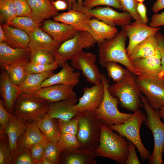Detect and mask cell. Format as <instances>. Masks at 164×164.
<instances>
[{"label": "cell", "mask_w": 164, "mask_h": 164, "mask_svg": "<svg viewBox=\"0 0 164 164\" xmlns=\"http://www.w3.org/2000/svg\"><path fill=\"white\" fill-rule=\"evenodd\" d=\"M127 37L125 32L122 29L112 38L98 43L99 54L98 62L103 67L109 62L119 63L138 76L140 74L129 59L126 52Z\"/></svg>", "instance_id": "cell-1"}, {"label": "cell", "mask_w": 164, "mask_h": 164, "mask_svg": "<svg viewBox=\"0 0 164 164\" xmlns=\"http://www.w3.org/2000/svg\"><path fill=\"white\" fill-rule=\"evenodd\" d=\"M126 69L124 78L109 85L108 90L112 96L118 98L121 107L134 112L143 107L142 93L137 82L136 75Z\"/></svg>", "instance_id": "cell-2"}, {"label": "cell", "mask_w": 164, "mask_h": 164, "mask_svg": "<svg viewBox=\"0 0 164 164\" xmlns=\"http://www.w3.org/2000/svg\"><path fill=\"white\" fill-rule=\"evenodd\" d=\"M112 130L108 125L102 124L99 144L95 151L98 156L111 159L120 164H125L129 141Z\"/></svg>", "instance_id": "cell-3"}, {"label": "cell", "mask_w": 164, "mask_h": 164, "mask_svg": "<svg viewBox=\"0 0 164 164\" xmlns=\"http://www.w3.org/2000/svg\"><path fill=\"white\" fill-rule=\"evenodd\" d=\"M101 79L104 87V97L100 105L92 111L93 114L103 123L108 125L124 124L132 118L134 113H123L119 111L118 108L119 104L118 99L112 96L108 90L109 79L102 73Z\"/></svg>", "instance_id": "cell-4"}, {"label": "cell", "mask_w": 164, "mask_h": 164, "mask_svg": "<svg viewBox=\"0 0 164 164\" xmlns=\"http://www.w3.org/2000/svg\"><path fill=\"white\" fill-rule=\"evenodd\" d=\"M78 115V129L76 136L80 145L79 149L95 151L99 144L103 123L92 111L79 112Z\"/></svg>", "instance_id": "cell-5"}, {"label": "cell", "mask_w": 164, "mask_h": 164, "mask_svg": "<svg viewBox=\"0 0 164 164\" xmlns=\"http://www.w3.org/2000/svg\"><path fill=\"white\" fill-rule=\"evenodd\" d=\"M144 108L146 114L144 121L147 127L153 134L154 147L153 152L148 159L149 164H163L162 155L164 152V123L162 121L159 111L152 108L144 95H141Z\"/></svg>", "instance_id": "cell-6"}, {"label": "cell", "mask_w": 164, "mask_h": 164, "mask_svg": "<svg viewBox=\"0 0 164 164\" xmlns=\"http://www.w3.org/2000/svg\"><path fill=\"white\" fill-rule=\"evenodd\" d=\"M50 104L32 94L20 93L15 103L13 114L26 121H36L47 114Z\"/></svg>", "instance_id": "cell-7"}, {"label": "cell", "mask_w": 164, "mask_h": 164, "mask_svg": "<svg viewBox=\"0 0 164 164\" xmlns=\"http://www.w3.org/2000/svg\"><path fill=\"white\" fill-rule=\"evenodd\" d=\"M96 43L91 33L78 31L73 37L61 43L52 54L59 67H62L68 60H71L83 49L94 47Z\"/></svg>", "instance_id": "cell-8"}, {"label": "cell", "mask_w": 164, "mask_h": 164, "mask_svg": "<svg viewBox=\"0 0 164 164\" xmlns=\"http://www.w3.org/2000/svg\"><path fill=\"white\" fill-rule=\"evenodd\" d=\"M146 118L145 114L139 109L134 112L132 118L124 124L108 125L112 130L118 132L119 135L135 145L143 161L148 159L151 155L149 151L143 145L140 134V128Z\"/></svg>", "instance_id": "cell-9"}, {"label": "cell", "mask_w": 164, "mask_h": 164, "mask_svg": "<svg viewBox=\"0 0 164 164\" xmlns=\"http://www.w3.org/2000/svg\"><path fill=\"white\" fill-rule=\"evenodd\" d=\"M140 90L153 109L164 107V77L140 74L136 77Z\"/></svg>", "instance_id": "cell-10"}, {"label": "cell", "mask_w": 164, "mask_h": 164, "mask_svg": "<svg viewBox=\"0 0 164 164\" xmlns=\"http://www.w3.org/2000/svg\"><path fill=\"white\" fill-rule=\"evenodd\" d=\"M71 9L87 13L92 18H96L112 26H124L131 23L132 17L126 11L117 12L109 6H97L88 9L79 5L77 2L73 4Z\"/></svg>", "instance_id": "cell-11"}, {"label": "cell", "mask_w": 164, "mask_h": 164, "mask_svg": "<svg viewBox=\"0 0 164 164\" xmlns=\"http://www.w3.org/2000/svg\"><path fill=\"white\" fill-rule=\"evenodd\" d=\"M96 60L95 54L82 51L70 60V64L74 69L81 71L88 82L96 85L101 82V73L95 63Z\"/></svg>", "instance_id": "cell-12"}, {"label": "cell", "mask_w": 164, "mask_h": 164, "mask_svg": "<svg viewBox=\"0 0 164 164\" xmlns=\"http://www.w3.org/2000/svg\"><path fill=\"white\" fill-rule=\"evenodd\" d=\"M129 38V42L126 50L128 56L139 43L149 36L155 35L158 32L159 27L153 28L142 22H135L122 27Z\"/></svg>", "instance_id": "cell-13"}, {"label": "cell", "mask_w": 164, "mask_h": 164, "mask_svg": "<svg viewBox=\"0 0 164 164\" xmlns=\"http://www.w3.org/2000/svg\"><path fill=\"white\" fill-rule=\"evenodd\" d=\"M83 94L75 105L78 113L85 111H92L101 104L104 94V87L101 82L91 87H86L83 90Z\"/></svg>", "instance_id": "cell-14"}, {"label": "cell", "mask_w": 164, "mask_h": 164, "mask_svg": "<svg viewBox=\"0 0 164 164\" xmlns=\"http://www.w3.org/2000/svg\"><path fill=\"white\" fill-rule=\"evenodd\" d=\"M32 94L50 103L77 98L73 87L64 84H57L41 88Z\"/></svg>", "instance_id": "cell-15"}, {"label": "cell", "mask_w": 164, "mask_h": 164, "mask_svg": "<svg viewBox=\"0 0 164 164\" xmlns=\"http://www.w3.org/2000/svg\"><path fill=\"white\" fill-rule=\"evenodd\" d=\"M41 29L61 44L73 37L78 31L71 25L51 19L44 20Z\"/></svg>", "instance_id": "cell-16"}, {"label": "cell", "mask_w": 164, "mask_h": 164, "mask_svg": "<svg viewBox=\"0 0 164 164\" xmlns=\"http://www.w3.org/2000/svg\"><path fill=\"white\" fill-rule=\"evenodd\" d=\"M0 93L6 109L13 114L15 103L20 93L18 86L12 81L3 69L1 71L0 77Z\"/></svg>", "instance_id": "cell-17"}, {"label": "cell", "mask_w": 164, "mask_h": 164, "mask_svg": "<svg viewBox=\"0 0 164 164\" xmlns=\"http://www.w3.org/2000/svg\"><path fill=\"white\" fill-rule=\"evenodd\" d=\"M131 61L140 74L164 77V72L161 64V55L159 50L151 56Z\"/></svg>", "instance_id": "cell-18"}, {"label": "cell", "mask_w": 164, "mask_h": 164, "mask_svg": "<svg viewBox=\"0 0 164 164\" xmlns=\"http://www.w3.org/2000/svg\"><path fill=\"white\" fill-rule=\"evenodd\" d=\"M92 18L88 14L71 9L65 12L59 14L53 17V20L71 25L78 31H86L90 33L88 23Z\"/></svg>", "instance_id": "cell-19"}, {"label": "cell", "mask_w": 164, "mask_h": 164, "mask_svg": "<svg viewBox=\"0 0 164 164\" xmlns=\"http://www.w3.org/2000/svg\"><path fill=\"white\" fill-rule=\"evenodd\" d=\"M61 70L45 80L42 83L41 87L57 84H64L74 87L80 83V73L74 71V69L67 62Z\"/></svg>", "instance_id": "cell-20"}, {"label": "cell", "mask_w": 164, "mask_h": 164, "mask_svg": "<svg viewBox=\"0 0 164 164\" xmlns=\"http://www.w3.org/2000/svg\"><path fill=\"white\" fill-rule=\"evenodd\" d=\"M28 34L30 38L28 44L29 50H41L52 53L61 44L39 27Z\"/></svg>", "instance_id": "cell-21"}, {"label": "cell", "mask_w": 164, "mask_h": 164, "mask_svg": "<svg viewBox=\"0 0 164 164\" xmlns=\"http://www.w3.org/2000/svg\"><path fill=\"white\" fill-rule=\"evenodd\" d=\"M77 98L50 103L47 113L50 117L63 121L69 120L78 113L75 108Z\"/></svg>", "instance_id": "cell-22"}, {"label": "cell", "mask_w": 164, "mask_h": 164, "mask_svg": "<svg viewBox=\"0 0 164 164\" xmlns=\"http://www.w3.org/2000/svg\"><path fill=\"white\" fill-rule=\"evenodd\" d=\"M27 0L31 9L29 16L37 23L59 14L51 0Z\"/></svg>", "instance_id": "cell-23"}, {"label": "cell", "mask_w": 164, "mask_h": 164, "mask_svg": "<svg viewBox=\"0 0 164 164\" xmlns=\"http://www.w3.org/2000/svg\"><path fill=\"white\" fill-rule=\"evenodd\" d=\"M29 49L12 48L5 42L0 43V66L3 69L5 65L26 61H29Z\"/></svg>", "instance_id": "cell-24"}, {"label": "cell", "mask_w": 164, "mask_h": 164, "mask_svg": "<svg viewBox=\"0 0 164 164\" xmlns=\"http://www.w3.org/2000/svg\"><path fill=\"white\" fill-rule=\"evenodd\" d=\"M27 121L15 116L7 123L5 132L8 137L9 149L12 158L18 150L17 142L25 132Z\"/></svg>", "instance_id": "cell-25"}, {"label": "cell", "mask_w": 164, "mask_h": 164, "mask_svg": "<svg viewBox=\"0 0 164 164\" xmlns=\"http://www.w3.org/2000/svg\"><path fill=\"white\" fill-rule=\"evenodd\" d=\"M47 141L38 128L36 121L27 122L26 131L18 140V149L29 150L34 145Z\"/></svg>", "instance_id": "cell-26"}, {"label": "cell", "mask_w": 164, "mask_h": 164, "mask_svg": "<svg viewBox=\"0 0 164 164\" xmlns=\"http://www.w3.org/2000/svg\"><path fill=\"white\" fill-rule=\"evenodd\" d=\"M95 151L78 149L62 153L59 164H97Z\"/></svg>", "instance_id": "cell-27"}, {"label": "cell", "mask_w": 164, "mask_h": 164, "mask_svg": "<svg viewBox=\"0 0 164 164\" xmlns=\"http://www.w3.org/2000/svg\"><path fill=\"white\" fill-rule=\"evenodd\" d=\"M88 23L91 33L97 43L112 38L118 32L115 26L109 25L96 18H91Z\"/></svg>", "instance_id": "cell-28"}, {"label": "cell", "mask_w": 164, "mask_h": 164, "mask_svg": "<svg viewBox=\"0 0 164 164\" xmlns=\"http://www.w3.org/2000/svg\"><path fill=\"white\" fill-rule=\"evenodd\" d=\"M159 50L157 39L155 35H152L138 44L128 56L131 61L144 58L155 54Z\"/></svg>", "instance_id": "cell-29"}, {"label": "cell", "mask_w": 164, "mask_h": 164, "mask_svg": "<svg viewBox=\"0 0 164 164\" xmlns=\"http://www.w3.org/2000/svg\"><path fill=\"white\" fill-rule=\"evenodd\" d=\"M2 26L6 37L5 42L8 44L15 47L29 49L30 38L28 34L7 24H3Z\"/></svg>", "instance_id": "cell-30"}, {"label": "cell", "mask_w": 164, "mask_h": 164, "mask_svg": "<svg viewBox=\"0 0 164 164\" xmlns=\"http://www.w3.org/2000/svg\"><path fill=\"white\" fill-rule=\"evenodd\" d=\"M54 73L48 71L39 73L28 74L25 79L18 86L19 93L32 94L40 89L42 82Z\"/></svg>", "instance_id": "cell-31"}, {"label": "cell", "mask_w": 164, "mask_h": 164, "mask_svg": "<svg viewBox=\"0 0 164 164\" xmlns=\"http://www.w3.org/2000/svg\"><path fill=\"white\" fill-rule=\"evenodd\" d=\"M37 125L44 135L50 142L57 143L60 135L57 120L46 114L36 121Z\"/></svg>", "instance_id": "cell-32"}, {"label": "cell", "mask_w": 164, "mask_h": 164, "mask_svg": "<svg viewBox=\"0 0 164 164\" xmlns=\"http://www.w3.org/2000/svg\"><path fill=\"white\" fill-rule=\"evenodd\" d=\"M29 61H26L5 65L2 69L7 73L12 81L18 86L25 79L27 74L26 66Z\"/></svg>", "instance_id": "cell-33"}, {"label": "cell", "mask_w": 164, "mask_h": 164, "mask_svg": "<svg viewBox=\"0 0 164 164\" xmlns=\"http://www.w3.org/2000/svg\"><path fill=\"white\" fill-rule=\"evenodd\" d=\"M57 144L61 152L78 149L80 145L76 135L64 132H60Z\"/></svg>", "instance_id": "cell-34"}, {"label": "cell", "mask_w": 164, "mask_h": 164, "mask_svg": "<svg viewBox=\"0 0 164 164\" xmlns=\"http://www.w3.org/2000/svg\"><path fill=\"white\" fill-rule=\"evenodd\" d=\"M7 24L23 30L28 34L33 31L40 25L28 16H17Z\"/></svg>", "instance_id": "cell-35"}, {"label": "cell", "mask_w": 164, "mask_h": 164, "mask_svg": "<svg viewBox=\"0 0 164 164\" xmlns=\"http://www.w3.org/2000/svg\"><path fill=\"white\" fill-rule=\"evenodd\" d=\"M1 21L6 22L11 21L17 16L16 8L12 0H0Z\"/></svg>", "instance_id": "cell-36"}, {"label": "cell", "mask_w": 164, "mask_h": 164, "mask_svg": "<svg viewBox=\"0 0 164 164\" xmlns=\"http://www.w3.org/2000/svg\"><path fill=\"white\" fill-rule=\"evenodd\" d=\"M30 62L36 64H51L56 62L52 53L41 50L31 49Z\"/></svg>", "instance_id": "cell-37"}, {"label": "cell", "mask_w": 164, "mask_h": 164, "mask_svg": "<svg viewBox=\"0 0 164 164\" xmlns=\"http://www.w3.org/2000/svg\"><path fill=\"white\" fill-rule=\"evenodd\" d=\"M104 67L106 68L108 76L115 83L121 81L126 75V69L123 68L117 62H108Z\"/></svg>", "instance_id": "cell-38"}, {"label": "cell", "mask_w": 164, "mask_h": 164, "mask_svg": "<svg viewBox=\"0 0 164 164\" xmlns=\"http://www.w3.org/2000/svg\"><path fill=\"white\" fill-rule=\"evenodd\" d=\"M61 153L57 143L49 142L46 145L43 157L47 159L51 164H58Z\"/></svg>", "instance_id": "cell-39"}, {"label": "cell", "mask_w": 164, "mask_h": 164, "mask_svg": "<svg viewBox=\"0 0 164 164\" xmlns=\"http://www.w3.org/2000/svg\"><path fill=\"white\" fill-rule=\"evenodd\" d=\"M57 120L60 133L64 132L76 135L78 129L79 122L78 114L71 119L67 121Z\"/></svg>", "instance_id": "cell-40"}, {"label": "cell", "mask_w": 164, "mask_h": 164, "mask_svg": "<svg viewBox=\"0 0 164 164\" xmlns=\"http://www.w3.org/2000/svg\"><path fill=\"white\" fill-rule=\"evenodd\" d=\"M0 164H11L12 158L9 149V141L5 140V133L0 130Z\"/></svg>", "instance_id": "cell-41"}, {"label": "cell", "mask_w": 164, "mask_h": 164, "mask_svg": "<svg viewBox=\"0 0 164 164\" xmlns=\"http://www.w3.org/2000/svg\"><path fill=\"white\" fill-rule=\"evenodd\" d=\"M59 67L57 63L51 64H39L29 61L26 66L25 69L27 74L39 73L48 71H53Z\"/></svg>", "instance_id": "cell-42"}, {"label": "cell", "mask_w": 164, "mask_h": 164, "mask_svg": "<svg viewBox=\"0 0 164 164\" xmlns=\"http://www.w3.org/2000/svg\"><path fill=\"white\" fill-rule=\"evenodd\" d=\"M101 5L112 7L123 10L122 7L117 0H84L82 6L86 9H91Z\"/></svg>", "instance_id": "cell-43"}, {"label": "cell", "mask_w": 164, "mask_h": 164, "mask_svg": "<svg viewBox=\"0 0 164 164\" xmlns=\"http://www.w3.org/2000/svg\"><path fill=\"white\" fill-rule=\"evenodd\" d=\"M11 164H34V160L29 150L24 149H18L14 154Z\"/></svg>", "instance_id": "cell-44"}, {"label": "cell", "mask_w": 164, "mask_h": 164, "mask_svg": "<svg viewBox=\"0 0 164 164\" xmlns=\"http://www.w3.org/2000/svg\"><path fill=\"white\" fill-rule=\"evenodd\" d=\"M121 5L124 12H128L135 21L142 22L137 10L138 2L136 0H117Z\"/></svg>", "instance_id": "cell-45"}, {"label": "cell", "mask_w": 164, "mask_h": 164, "mask_svg": "<svg viewBox=\"0 0 164 164\" xmlns=\"http://www.w3.org/2000/svg\"><path fill=\"white\" fill-rule=\"evenodd\" d=\"M15 5L17 16H28L31 9L27 0H12Z\"/></svg>", "instance_id": "cell-46"}, {"label": "cell", "mask_w": 164, "mask_h": 164, "mask_svg": "<svg viewBox=\"0 0 164 164\" xmlns=\"http://www.w3.org/2000/svg\"><path fill=\"white\" fill-rule=\"evenodd\" d=\"M50 141H47L37 144L29 150L34 160V164L41 160L43 157L46 144Z\"/></svg>", "instance_id": "cell-47"}, {"label": "cell", "mask_w": 164, "mask_h": 164, "mask_svg": "<svg viewBox=\"0 0 164 164\" xmlns=\"http://www.w3.org/2000/svg\"><path fill=\"white\" fill-rule=\"evenodd\" d=\"M15 116L9 113L6 109L3 99H0V129L5 132L9 121Z\"/></svg>", "instance_id": "cell-48"}, {"label": "cell", "mask_w": 164, "mask_h": 164, "mask_svg": "<svg viewBox=\"0 0 164 164\" xmlns=\"http://www.w3.org/2000/svg\"><path fill=\"white\" fill-rule=\"evenodd\" d=\"M136 146L135 145L129 141L128 145V154L125 162V164H140L141 163L136 153Z\"/></svg>", "instance_id": "cell-49"}, {"label": "cell", "mask_w": 164, "mask_h": 164, "mask_svg": "<svg viewBox=\"0 0 164 164\" xmlns=\"http://www.w3.org/2000/svg\"><path fill=\"white\" fill-rule=\"evenodd\" d=\"M149 25L153 28L164 26V12L160 13H155L152 16Z\"/></svg>", "instance_id": "cell-50"}, {"label": "cell", "mask_w": 164, "mask_h": 164, "mask_svg": "<svg viewBox=\"0 0 164 164\" xmlns=\"http://www.w3.org/2000/svg\"><path fill=\"white\" fill-rule=\"evenodd\" d=\"M157 38L159 46V50L161 55V63L164 72V36L159 31L155 34Z\"/></svg>", "instance_id": "cell-51"}, {"label": "cell", "mask_w": 164, "mask_h": 164, "mask_svg": "<svg viewBox=\"0 0 164 164\" xmlns=\"http://www.w3.org/2000/svg\"><path fill=\"white\" fill-rule=\"evenodd\" d=\"M137 10L143 23L147 24L149 19L147 15V9L143 2H138L137 5Z\"/></svg>", "instance_id": "cell-52"}, {"label": "cell", "mask_w": 164, "mask_h": 164, "mask_svg": "<svg viewBox=\"0 0 164 164\" xmlns=\"http://www.w3.org/2000/svg\"><path fill=\"white\" fill-rule=\"evenodd\" d=\"M56 9L58 11L69 9V5L65 0H55L52 1Z\"/></svg>", "instance_id": "cell-53"}, {"label": "cell", "mask_w": 164, "mask_h": 164, "mask_svg": "<svg viewBox=\"0 0 164 164\" xmlns=\"http://www.w3.org/2000/svg\"><path fill=\"white\" fill-rule=\"evenodd\" d=\"M164 9V0H157L152 7V10L155 13Z\"/></svg>", "instance_id": "cell-54"}, {"label": "cell", "mask_w": 164, "mask_h": 164, "mask_svg": "<svg viewBox=\"0 0 164 164\" xmlns=\"http://www.w3.org/2000/svg\"><path fill=\"white\" fill-rule=\"evenodd\" d=\"M6 37L4 31L2 26L0 24V43L6 42Z\"/></svg>", "instance_id": "cell-55"}, {"label": "cell", "mask_w": 164, "mask_h": 164, "mask_svg": "<svg viewBox=\"0 0 164 164\" xmlns=\"http://www.w3.org/2000/svg\"><path fill=\"white\" fill-rule=\"evenodd\" d=\"M68 3L69 5V10L71 9L73 3L75 2L79 5H82L83 2L84 0H65Z\"/></svg>", "instance_id": "cell-56"}, {"label": "cell", "mask_w": 164, "mask_h": 164, "mask_svg": "<svg viewBox=\"0 0 164 164\" xmlns=\"http://www.w3.org/2000/svg\"><path fill=\"white\" fill-rule=\"evenodd\" d=\"M159 111L161 118L164 121V107L160 109Z\"/></svg>", "instance_id": "cell-57"}, {"label": "cell", "mask_w": 164, "mask_h": 164, "mask_svg": "<svg viewBox=\"0 0 164 164\" xmlns=\"http://www.w3.org/2000/svg\"><path fill=\"white\" fill-rule=\"evenodd\" d=\"M145 0H136L138 2L142 3Z\"/></svg>", "instance_id": "cell-58"}, {"label": "cell", "mask_w": 164, "mask_h": 164, "mask_svg": "<svg viewBox=\"0 0 164 164\" xmlns=\"http://www.w3.org/2000/svg\"><path fill=\"white\" fill-rule=\"evenodd\" d=\"M51 1H54L55 0H51Z\"/></svg>", "instance_id": "cell-59"}]
</instances>
